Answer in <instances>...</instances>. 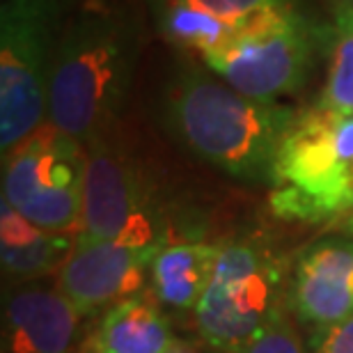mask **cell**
<instances>
[{"instance_id":"cell-1","label":"cell","mask_w":353,"mask_h":353,"mask_svg":"<svg viewBox=\"0 0 353 353\" xmlns=\"http://www.w3.org/2000/svg\"><path fill=\"white\" fill-rule=\"evenodd\" d=\"M143 23L131 7L92 0L60 32L48 81V124L83 147L110 133L131 92Z\"/></svg>"},{"instance_id":"cell-2","label":"cell","mask_w":353,"mask_h":353,"mask_svg":"<svg viewBox=\"0 0 353 353\" xmlns=\"http://www.w3.org/2000/svg\"><path fill=\"white\" fill-rule=\"evenodd\" d=\"M296 115L289 105L245 97L188 62L174 69L161 97V119L181 147L234 179L268 186Z\"/></svg>"},{"instance_id":"cell-3","label":"cell","mask_w":353,"mask_h":353,"mask_svg":"<svg viewBox=\"0 0 353 353\" xmlns=\"http://www.w3.org/2000/svg\"><path fill=\"white\" fill-rule=\"evenodd\" d=\"M271 211L285 221L337 223L353 211V115L312 108L296 115L275 157Z\"/></svg>"},{"instance_id":"cell-4","label":"cell","mask_w":353,"mask_h":353,"mask_svg":"<svg viewBox=\"0 0 353 353\" xmlns=\"http://www.w3.org/2000/svg\"><path fill=\"white\" fill-rule=\"evenodd\" d=\"M285 316V271L266 245L243 239L221 245L195 323L211 347L239 353Z\"/></svg>"},{"instance_id":"cell-5","label":"cell","mask_w":353,"mask_h":353,"mask_svg":"<svg viewBox=\"0 0 353 353\" xmlns=\"http://www.w3.org/2000/svg\"><path fill=\"white\" fill-rule=\"evenodd\" d=\"M328 32L292 3L204 53L202 60L209 72L241 94L257 101H278L310 81L321 37Z\"/></svg>"},{"instance_id":"cell-6","label":"cell","mask_w":353,"mask_h":353,"mask_svg":"<svg viewBox=\"0 0 353 353\" xmlns=\"http://www.w3.org/2000/svg\"><path fill=\"white\" fill-rule=\"evenodd\" d=\"M55 0H5L0 10V150H12L44 126L48 81L58 48Z\"/></svg>"},{"instance_id":"cell-7","label":"cell","mask_w":353,"mask_h":353,"mask_svg":"<svg viewBox=\"0 0 353 353\" xmlns=\"http://www.w3.org/2000/svg\"><path fill=\"white\" fill-rule=\"evenodd\" d=\"M85 150L81 234L159 255L168 245L170 228L150 172L110 133L97 138Z\"/></svg>"},{"instance_id":"cell-8","label":"cell","mask_w":353,"mask_h":353,"mask_svg":"<svg viewBox=\"0 0 353 353\" xmlns=\"http://www.w3.org/2000/svg\"><path fill=\"white\" fill-rule=\"evenodd\" d=\"M3 200L41 230L65 232L83 225L88 150L46 124L3 157Z\"/></svg>"},{"instance_id":"cell-9","label":"cell","mask_w":353,"mask_h":353,"mask_svg":"<svg viewBox=\"0 0 353 353\" xmlns=\"http://www.w3.org/2000/svg\"><path fill=\"white\" fill-rule=\"evenodd\" d=\"M154 252L79 234L65 264L58 268L55 287L74 303L81 314L136 296L152 268Z\"/></svg>"},{"instance_id":"cell-10","label":"cell","mask_w":353,"mask_h":353,"mask_svg":"<svg viewBox=\"0 0 353 353\" xmlns=\"http://www.w3.org/2000/svg\"><path fill=\"white\" fill-rule=\"evenodd\" d=\"M294 0H145L168 44L200 55L223 46L266 14Z\"/></svg>"},{"instance_id":"cell-11","label":"cell","mask_w":353,"mask_h":353,"mask_svg":"<svg viewBox=\"0 0 353 353\" xmlns=\"http://www.w3.org/2000/svg\"><path fill=\"white\" fill-rule=\"evenodd\" d=\"M292 307L314 328L353 316V239H319L301 252L292 278Z\"/></svg>"},{"instance_id":"cell-12","label":"cell","mask_w":353,"mask_h":353,"mask_svg":"<svg viewBox=\"0 0 353 353\" xmlns=\"http://www.w3.org/2000/svg\"><path fill=\"white\" fill-rule=\"evenodd\" d=\"M81 312L58 287L23 285L5 305V351L69 353L79 335Z\"/></svg>"},{"instance_id":"cell-13","label":"cell","mask_w":353,"mask_h":353,"mask_svg":"<svg viewBox=\"0 0 353 353\" xmlns=\"http://www.w3.org/2000/svg\"><path fill=\"white\" fill-rule=\"evenodd\" d=\"M170 323L145 294L110 305L88 342V353H172Z\"/></svg>"},{"instance_id":"cell-14","label":"cell","mask_w":353,"mask_h":353,"mask_svg":"<svg viewBox=\"0 0 353 353\" xmlns=\"http://www.w3.org/2000/svg\"><path fill=\"white\" fill-rule=\"evenodd\" d=\"M72 248L69 236L37 228L7 200L0 204V257L7 273L37 280L65 264Z\"/></svg>"},{"instance_id":"cell-15","label":"cell","mask_w":353,"mask_h":353,"mask_svg":"<svg viewBox=\"0 0 353 353\" xmlns=\"http://www.w3.org/2000/svg\"><path fill=\"white\" fill-rule=\"evenodd\" d=\"M221 245L204 241L168 243L152 262V287L161 303L188 310L207 292L214 278Z\"/></svg>"},{"instance_id":"cell-16","label":"cell","mask_w":353,"mask_h":353,"mask_svg":"<svg viewBox=\"0 0 353 353\" xmlns=\"http://www.w3.org/2000/svg\"><path fill=\"white\" fill-rule=\"evenodd\" d=\"M316 103L353 115V0H337L333 7L328 76Z\"/></svg>"},{"instance_id":"cell-17","label":"cell","mask_w":353,"mask_h":353,"mask_svg":"<svg viewBox=\"0 0 353 353\" xmlns=\"http://www.w3.org/2000/svg\"><path fill=\"white\" fill-rule=\"evenodd\" d=\"M239 353H305V349H303L301 337L296 333L294 323L289 321V316H282L262 337H257L250 347L241 349Z\"/></svg>"},{"instance_id":"cell-18","label":"cell","mask_w":353,"mask_h":353,"mask_svg":"<svg viewBox=\"0 0 353 353\" xmlns=\"http://www.w3.org/2000/svg\"><path fill=\"white\" fill-rule=\"evenodd\" d=\"M305 353H353V316L340 323L314 328Z\"/></svg>"},{"instance_id":"cell-19","label":"cell","mask_w":353,"mask_h":353,"mask_svg":"<svg viewBox=\"0 0 353 353\" xmlns=\"http://www.w3.org/2000/svg\"><path fill=\"white\" fill-rule=\"evenodd\" d=\"M335 225H337V230H340L342 234L353 236V211H351V214L344 216V218H340V221H337Z\"/></svg>"},{"instance_id":"cell-20","label":"cell","mask_w":353,"mask_h":353,"mask_svg":"<svg viewBox=\"0 0 353 353\" xmlns=\"http://www.w3.org/2000/svg\"><path fill=\"white\" fill-rule=\"evenodd\" d=\"M172 353H174V351H172Z\"/></svg>"}]
</instances>
